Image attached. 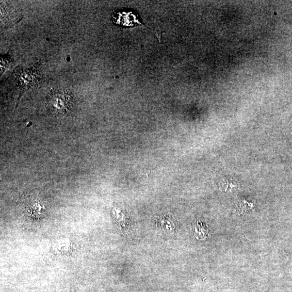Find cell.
I'll return each mask as SVG.
<instances>
[{"label": "cell", "mask_w": 292, "mask_h": 292, "mask_svg": "<svg viewBox=\"0 0 292 292\" xmlns=\"http://www.w3.org/2000/svg\"><path fill=\"white\" fill-rule=\"evenodd\" d=\"M21 14L19 9L8 1H1V20L3 25L9 27L12 26L20 20Z\"/></svg>", "instance_id": "7a4b0ae2"}, {"label": "cell", "mask_w": 292, "mask_h": 292, "mask_svg": "<svg viewBox=\"0 0 292 292\" xmlns=\"http://www.w3.org/2000/svg\"><path fill=\"white\" fill-rule=\"evenodd\" d=\"M11 61L8 59H6V60L4 59V58H1V74H3L4 71L7 69L8 65H9V63Z\"/></svg>", "instance_id": "277c9868"}, {"label": "cell", "mask_w": 292, "mask_h": 292, "mask_svg": "<svg viewBox=\"0 0 292 292\" xmlns=\"http://www.w3.org/2000/svg\"><path fill=\"white\" fill-rule=\"evenodd\" d=\"M18 79V86L22 92L38 85L41 80L36 71L30 69L22 70Z\"/></svg>", "instance_id": "3957f363"}, {"label": "cell", "mask_w": 292, "mask_h": 292, "mask_svg": "<svg viewBox=\"0 0 292 292\" xmlns=\"http://www.w3.org/2000/svg\"><path fill=\"white\" fill-rule=\"evenodd\" d=\"M47 105L50 112L55 115L67 114L73 105L72 94L65 89L56 90L50 94Z\"/></svg>", "instance_id": "6da1fadb"}]
</instances>
